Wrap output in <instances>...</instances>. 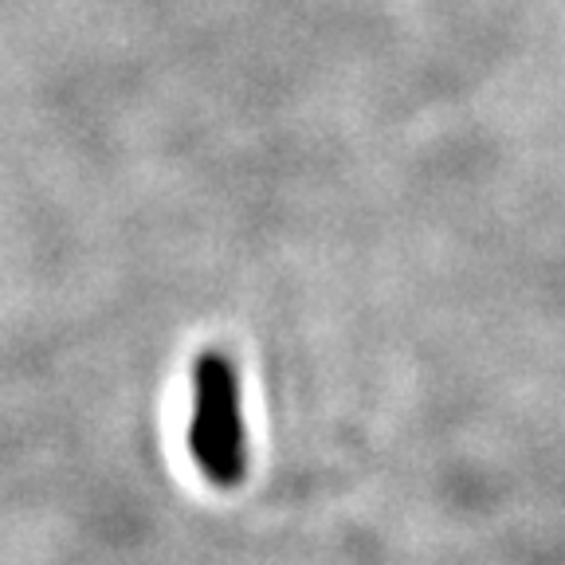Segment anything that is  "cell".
<instances>
[{
	"mask_svg": "<svg viewBox=\"0 0 565 565\" xmlns=\"http://www.w3.org/2000/svg\"><path fill=\"white\" fill-rule=\"evenodd\" d=\"M193 448L201 471L221 487H236L247 468L244 420H239L236 370L221 353H204L193 373Z\"/></svg>",
	"mask_w": 565,
	"mask_h": 565,
	"instance_id": "1",
	"label": "cell"
}]
</instances>
